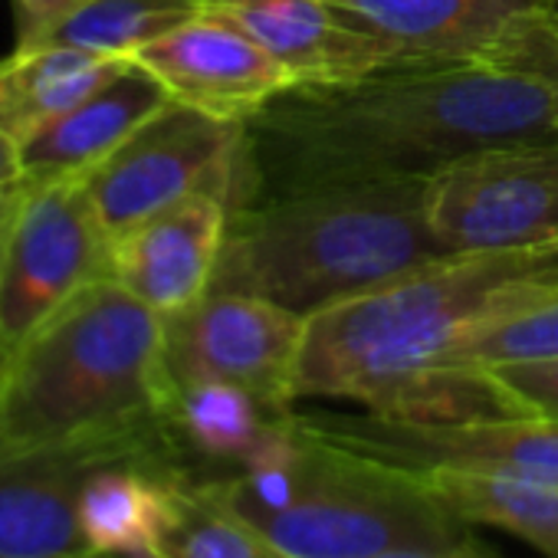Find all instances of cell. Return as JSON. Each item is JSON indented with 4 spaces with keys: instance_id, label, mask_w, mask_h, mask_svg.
<instances>
[{
    "instance_id": "6da1fadb",
    "label": "cell",
    "mask_w": 558,
    "mask_h": 558,
    "mask_svg": "<svg viewBox=\"0 0 558 558\" xmlns=\"http://www.w3.org/2000/svg\"><path fill=\"white\" fill-rule=\"evenodd\" d=\"M558 142V93L486 63L290 86L243 122L230 207L326 184L434 178L466 155Z\"/></svg>"
},
{
    "instance_id": "7a4b0ae2",
    "label": "cell",
    "mask_w": 558,
    "mask_h": 558,
    "mask_svg": "<svg viewBox=\"0 0 558 558\" xmlns=\"http://www.w3.org/2000/svg\"><path fill=\"white\" fill-rule=\"evenodd\" d=\"M171 398L165 319L99 279L0 365V457L119 447L194 476Z\"/></svg>"
},
{
    "instance_id": "3957f363",
    "label": "cell",
    "mask_w": 558,
    "mask_h": 558,
    "mask_svg": "<svg viewBox=\"0 0 558 558\" xmlns=\"http://www.w3.org/2000/svg\"><path fill=\"white\" fill-rule=\"evenodd\" d=\"M453 256L430 227V178L326 184L230 207L210 290L300 316Z\"/></svg>"
},
{
    "instance_id": "277c9868",
    "label": "cell",
    "mask_w": 558,
    "mask_h": 558,
    "mask_svg": "<svg viewBox=\"0 0 558 558\" xmlns=\"http://www.w3.org/2000/svg\"><path fill=\"white\" fill-rule=\"evenodd\" d=\"M201 486L287 558H375L473 542V529L411 470L276 421L240 473Z\"/></svg>"
},
{
    "instance_id": "5b68a950",
    "label": "cell",
    "mask_w": 558,
    "mask_h": 558,
    "mask_svg": "<svg viewBox=\"0 0 558 558\" xmlns=\"http://www.w3.org/2000/svg\"><path fill=\"white\" fill-rule=\"evenodd\" d=\"M551 287L535 253H453L306 319L300 398H345L375 411L483 319L519 310Z\"/></svg>"
},
{
    "instance_id": "8992f818",
    "label": "cell",
    "mask_w": 558,
    "mask_h": 558,
    "mask_svg": "<svg viewBox=\"0 0 558 558\" xmlns=\"http://www.w3.org/2000/svg\"><path fill=\"white\" fill-rule=\"evenodd\" d=\"M109 246L83 178L24 181L0 230V365L73 296L109 279Z\"/></svg>"
},
{
    "instance_id": "52a82bcc",
    "label": "cell",
    "mask_w": 558,
    "mask_h": 558,
    "mask_svg": "<svg viewBox=\"0 0 558 558\" xmlns=\"http://www.w3.org/2000/svg\"><path fill=\"white\" fill-rule=\"evenodd\" d=\"M240 142L243 122L168 102L83 178L99 223L119 236L201 191H217L230 204Z\"/></svg>"
},
{
    "instance_id": "ba28073f",
    "label": "cell",
    "mask_w": 558,
    "mask_h": 558,
    "mask_svg": "<svg viewBox=\"0 0 558 558\" xmlns=\"http://www.w3.org/2000/svg\"><path fill=\"white\" fill-rule=\"evenodd\" d=\"M447 253H535L558 243V142L486 148L430 178Z\"/></svg>"
},
{
    "instance_id": "9c48e42d",
    "label": "cell",
    "mask_w": 558,
    "mask_h": 558,
    "mask_svg": "<svg viewBox=\"0 0 558 558\" xmlns=\"http://www.w3.org/2000/svg\"><path fill=\"white\" fill-rule=\"evenodd\" d=\"M306 316L263 296L207 290L187 310L165 316V365L171 385L223 381L250 391L269 414L296 401V365Z\"/></svg>"
},
{
    "instance_id": "30bf717a",
    "label": "cell",
    "mask_w": 558,
    "mask_h": 558,
    "mask_svg": "<svg viewBox=\"0 0 558 558\" xmlns=\"http://www.w3.org/2000/svg\"><path fill=\"white\" fill-rule=\"evenodd\" d=\"M296 421L329 444L411 473L470 466L558 486V417L529 414L450 427L401 424L378 414H296Z\"/></svg>"
},
{
    "instance_id": "8fae6325",
    "label": "cell",
    "mask_w": 558,
    "mask_h": 558,
    "mask_svg": "<svg viewBox=\"0 0 558 558\" xmlns=\"http://www.w3.org/2000/svg\"><path fill=\"white\" fill-rule=\"evenodd\" d=\"M112 463H148L184 473L119 447H60L0 457V558H96L80 522V496L86 480Z\"/></svg>"
},
{
    "instance_id": "7c38bea8",
    "label": "cell",
    "mask_w": 558,
    "mask_h": 558,
    "mask_svg": "<svg viewBox=\"0 0 558 558\" xmlns=\"http://www.w3.org/2000/svg\"><path fill=\"white\" fill-rule=\"evenodd\" d=\"M132 60L155 73L174 102L227 122L253 119L269 99L293 86L290 73L253 37L207 11Z\"/></svg>"
},
{
    "instance_id": "4fadbf2b",
    "label": "cell",
    "mask_w": 558,
    "mask_h": 558,
    "mask_svg": "<svg viewBox=\"0 0 558 558\" xmlns=\"http://www.w3.org/2000/svg\"><path fill=\"white\" fill-rule=\"evenodd\" d=\"M227 220L230 204L223 194H191L181 204L112 236L109 279H116L161 319L174 316L210 290Z\"/></svg>"
},
{
    "instance_id": "5bb4252c",
    "label": "cell",
    "mask_w": 558,
    "mask_h": 558,
    "mask_svg": "<svg viewBox=\"0 0 558 558\" xmlns=\"http://www.w3.org/2000/svg\"><path fill=\"white\" fill-rule=\"evenodd\" d=\"M352 31L385 44L404 66L486 63L525 17L555 14V0H326Z\"/></svg>"
},
{
    "instance_id": "9a60e30c",
    "label": "cell",
    "mask_w": 558,
    "mask_h": 558,
    "mask_svg": "<svg viewBox=\"0 0 558 558\" xmlns=\"http://www.w3.org/2000/svg\"><path fill=\"white\" fill-rule=\"evenodd\" d=\"M207 14L253 37L293 86H339L404 66L385 44L339 21L326 0H207Z\"/></svg>"
},
{
    "instance_id": "2e32d148",
    "label": "cell",
    "mask_w": 558,
    "mask_h": 558,
    "mask_svg": "<svg viewBox=\"0 0 558 558\" xmlns=\"http://www.w3.org/2000/svg\"><path fill=\"white\" fill-rule=\"evenodd\" d=\"M171 99L165 83L142 63H129L66 116L21 145L27 181L89 178L132 132L158 116Z\"/></svg>"
},
{
    "instance_id": "e0dca14e",
    "label": "cell",
    "mask_w": 558,
    "mask_h": 558,
    "mask_svg": "<svg viewBox=\"0 0 558 558\" xmlns=\"http://www.w3.org/2000/svg\"><path fill=\"white\" fill-rule=\"evenodd\" d=\"M129 63L60 44L17 47L0 60V132L24 145Z\"/></svg>"
},
{
    "instance_id": "ac0fdd59",
    "label": "cell",
    "mask_w": 558,
    "mask_h": 558,
    "mask_svg": "<svg viewBox=\"0 0 558 558\" xmlns=\"http://www.w3.org/2000/svg\"><path fill=\"white\" fill-rule=\"evenodd\" d=\"M187 473L112 463L96 470L80 496V522L96 555H158L178 483Z\"/></svg>"
},
{
    "instance_id": "d6986e66",
    "label": "cell",
    "mask_w": 558,
    "mask_h": 558,
    "mask_svg": "<svg viewBox=\"0 0 558 558\" xmlns=\"http://www.w3.org/2000/svg\"><path fill=\"white\" fill-rule=\"evenodd\" d=\"M276 421L283 417L269 414L250 391L223 381L181 385L171 398V427L194 466V480L240 473Z\"/></svg>"
},
{
    "instance_id": "ffe728a7",
    "label": "cell",
    "mask_w": 558,
    "mask_h": 558,
    "mask_svg": "<svg viewBox=\"0 0 558 558\" xmlns=\"http://www.w3.org/2000/svg\"><path fill=\"white\" fill-rule=\"evenodd\" d=\"M470 525H496L545 558H558V486L470 466H434L417 473Z\"/></svg>"
},
{
    "instance_id": "44dd1931",
    "label": "cell",
    "mask_w": 558,
    "mask_h": 558,
    "mask_svg": "<svg viewBox=\"0 0 558 558\" xmlns=\"http://www.w3.org/2000/svg\"><path fill=\"white\" fill-rule=\"evenodd\" d=\"M204 11L207 0H89L37 44H60L96 57L132 60L138 50L184 27Z\"/></svg>"
},
{
    "instance_id": "7402d4cb",
    "label": "cell",
    "mask_w": 558,
    "mask_h": 558,
    "mask_svg": "<svg viewBox=\"0 0 558 558\" xmlns=\"http://www.w3.org/2000/svg\"><path fill=\"white\" fill-rule=\"evenodd\" d=\"M155 558H287L250 522L217 502L201 480H181Z\"/></svg>"
},
{
    "instance_id": "603a6c76",
    "label": "cell",
    "mask_w": 558,
    "mask_h": 558,
    "mask_svg": "<svg viewBox=\"0 0 558 558\" xmlns=\"http://www.w3.org/2000/svg\"><path fill=\"white\" fill-rule=\"evenodd\" d=\"M558 359V287L538 300L483 319L473 326L444 359V365H476L496 368L512 362H545Z\"/></svg>"
},
{
    "instance_id": "cb8c5ba5",
    "label": "cell",
    "mask_w": 558,
    "mask_h": 558,
    "mask_svg": "<svg viewBox=\"0 0 558 558\" xmlns=\"http://www.w3.org/2000/svg\"><path fill=\"white\" fill-rule=\"evenodd\" d=\"M493 375L522 401L529 414L558 417V359L496 365Z\"/></svg>"
},
{
    "instance_id": "d4e9b609",
    "label": "cell",
    "mask_w": 558,
    "mask_h": 558,
    "mask_svg": "<svg viewBox=\"0 0 558 558\" xmlns=\"http://www.w3.org/2000/svg\"><path fill=\"white\" fill-rule=\"evenodd\" d=\"M83 4H89V0H14L17 47H31L44 40L63 17H70Z\"/></svg>"
},
{
    "instance_id": "484cf974",
    "label": "cell",
    "mask_w": 558,
    "mask_h": 558,
    "mask_svg": "<svg viewBox=\"0 0 558 558\" xmlns=\"http://www.w3.org/2000/svg\"><path fill=\"white\" fill-rule=\"evenodd\" d=\"M24 158H21V145L0 132V230H4V220L24 187Z\"/></svg>"
},
{
    "instance_id": "4316f807",
    "label": "cell",
    "mask_w": 558,
    "mask_h": 558,
    "mask_svg": "<svg viewBox=\"0 0 558 558\" xmlns=\"http://www.w3.org/2000/svg\"><path fill=\"white\" fill-rule=\"evenodd\" d=\"M375 558H496L493 551H486L476 538L473 542H460V545H440V548H398V551H385Z\"/></svg>"
},
{
    "instance_id": "83f0119b",
    "label": "cell",
    "mask_w": 558,
    "mask_h": 558,
    "mask_svg": "<svg viewBox=\"0 0 558 558\" xmlns=\"http://www.w3.org/2000/svg\"><path fill=\"white\" fill-rule=\"evenodd\" d=\"M535 259H538V279L548 287H558V243L545 246V250H535Z\"/></svg>"
},
{
    "instance_id": "f1b7e54d",
    "label": "cell",
    "mask_w": 558,
    "mask_h": 558,
    "mask_svg": "<svg viewBox=\"0 0 558 558\" xmlns=\"http://www.w3.org/2000/svg\"><path fill=\"white\" fill-rule=\"evenodd\" d=\"M96 558H155V555H96Z\"/></svg>"
},
{
    "instance_id": "f546056e",
    "label": "cell",
    "mask_w": 558,
    "mask_h": 558,
    "mask_svg": "<svg viewBox=\"0 0 558 558\" xmlns=\"http://www.w3.org/2000/svg\"><path fill=\"white\" fill-rule=\"evenodd\" d=\"M555 11H558V0H555Z\"/></svg>"
}]
</instances>
